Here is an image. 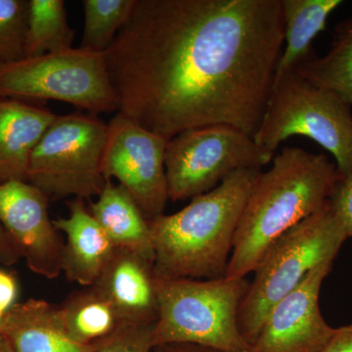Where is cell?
Returning a JSON list of instances; mask_svg holds the SVG:
<instances>
[{
  "instance_id": "cell-9",
  "label": "cell",
  "mask_w": 352,
  "mask_h": 352,
  "mask_svg": "<svg viewBox=\"0 0 352 352\" xmlns=\"http://www.w3.org/2000/svg\"><path fill=\"white\" fill-rule=\"evenodd\" d=\"M274 154L233 126L189 129L168 141L164 166L168 199L179 201L208 193L240 170L261 168Z\"/></svg>"
},
{
  "instance_id": "cell-2",
  "label": "cell",
  "mask_w": 352,
  "mask_h": 352,
  "mask_svg": "<svg viewBox=\"0 0 352 352\" xmlns=\"http://www.w3.org/2000/svg\"><path fill=\"white\" fill-rule=\"evenodd\" d=\"M261 173L241 215L226 277L254 272L281 236L318 212L332 196L340 175L327 155L285 147Z\"/></svg>"
},
{
  "instance_id": "cell-10",
  "label": "cell",
  "mask_w": 352,
  "mask_h": 352,
  "mask_svg": "<svg viewBox=\"0 0 352 352\" xmlns=\"http://www.w3.org/2000/svg\"><path fill=\"white\" fill-rule=\"evenodd\" d=\"M168 141L118 113L107 124L102 157L106 180L116 178L148 221L164 214L168 199L164 154Z\"/></svg>"
},
{
  "instance_id": "cell-15",
  "label": "cell",
  "mask_w": 352,
  "mask_h": 352,
  "mask_svg": "<svg viewBox=\"0 0 352 352\" xmlns=\"http://www.w3.org/2000/svg\"><path fill=\"white\" fill-rule=\"evenodd\" d=\"M3 336L13 352H97L100 344H83L67 332L56 305L30 298L3 318Z\"/></svg>"
},
{
  "instance_id": "cell-31",
  "label": "cell",
  "mask_w": 352,
  "mask_h": 352,
  "mask_svg": "<svg viewBox=\"0 0 352 352\" xmlns=\"http://www.w3.org/2000/svg\"><path fill=\"white\" fill-rule=\"evenodd\" d=\"M3 335V321H0V336Z\"/></svg>"
},
{
  "instance_id": "cell-30",
  "label": "cell",
  "mask_w": 352,
  "mask_h": 352,
  "mask_svg": "<svg viewBox=\"0 0 352 352\" xmlns=\"http://www.w3.org/2000/svg\"><path fill=\"white\" fill-rule=\"evenodd\" d=\"M0 352H13L8 340L3 335L0 336Z\"/></svg>"
},
{
  "instance_id": "cell-17",
  "label": "cell",
  "mask_w": 352,
  "mask_h": 352,
  "mask_svg": "<svg viewBox=\"0 0 352 352\" xmlns=\"http://www.w3.org/2000/svg\"><path fill=\"white\" fill-rule=\"evenodd\" d=\"M89 210L116 249L126 250L154 263V243L150 222L131 194L119 183L106 180L105 186Z\"/></svg>"
},
{
  "instance_id": "cell-13",
  "label": "cell",
  "mask_w": 352,
  "mask_h": 352,
  "mask_svg": "<svg viewBox=\"0 0 352 352\" xmlns=\"http://www.w3.org/2000/svg\"><path fill=\"white\" fill-rule=\"evenodd\" d=\"M67 206L68 217L53 219L57 230L66 238L62 272L69 282L89 288L96 283L117 249L85 207V200L75 198Z\"/></svg>"
},
{
  "instance_id": "cell-16",
  "label": "cell",
  "mask_w": 352,
  "mask_h": 352,
  "mask_svg": "<svg viewBox=\"0 0 352 352\" xmlns=\"http://www.w3.org/2000/svg\"><path fill=\"white\" fill-rule=\"evenodd\" d=\"M57 116L24 101L0 99V183L27 182L32 152Z\"/></svg>"
},
{
  "instance_id": "cell-29",
  "label": "cell",
  "mask_w": 352,
  "mask_h": 352,
  "mask_svg": "<svg viewBox=\"0 0 352 352\" xmlns=\"http://www.w3.org/2000/svg\"><path fill=\"white\" fill-rule=\"evenodd\" d=\"M156 349H159V352H217L200 346H190V344H171V346H160Z\"/></svg>"
},
{
  "instance_id": "cell-27",
  "label": "cell",
  "mask_w": 352,
  "mask_h": 352,
  "mask_svg": "<svg viewBox=\"0 0 352 352\" xmlns=\"http://www.w3.org/2000/svg\"><path fill=\"white\" fill-rule=\"evenodd\" d=\"M321 352H352V324L335 328L332 338Z\"/></svg>"
},
{
  "instance_id": "cell-6",
  "label": "cell",
  "mask_w": 352,
  "mask_h": 352,
  "mask_svg": "<svg viewBox=\"0 0 352 352\" xmlns=\"http://www.w3.org/2000/svg\"><path fill=\"white\" fill-rule=\"evenodd\" d=\"M305 136L330 153L340 176L352 171L351 106L293 71L273 87L254 140L275 154L283 141Z\"/></svg>"
},
{
  "instance_id": "cell-20",
  "label": "cell",
  "mask_w": 352,
  "mask_h": 352,
  "mask_svg": "<svg viewBox=\"0 0 352 352\" xmlns=\"http://www.w3.org/2000/svg\"><path fill=\"white\" fill-rule=\"evenodd\" d=\"M295 72L308 82L338 95L352 107V17L336 25L327 54L314 55Z\"/></svg>"
},
{
  "instance_id": "cell-26",
  "label": "cell",
  "mask_w": 352,
  "mask_h": 352,
  "mask_svg": "<svg viewBox=\"0 0 352 352\" xmlns=\"http://www.w3.org/2000/svg\"><path fill=\"white\" fill-rule=\"evenodd\" d=\"M17 279L12 273L0 270V321L17 305Z\"/></svg>"
},
{
  "instance_id": "cell-21",
  "label": "cell",
  "mask_w": 352,
  "mask_h": 352,
  "mask_svg": "<svg viewBox=\"0 0 352 352\" xmlns=\"http://www.w3.org/2000/svg\"><path fill=\"white\" fill-rule=\"evenodd\" d=\"M75 34L67 20L64 0H29L25 58L73 48Z\"/></svg>"
},
{
  "instance_id": "cell-19",
  "label": "cell",
  "mask_w": 352,
  "mask_h": 352,
  "mask_svg": "<svg viewBox=\"0 0 352 352\" xmlns=\"http://www.w3.org/2000/svg\"><path fill=\"white\" fill-rule=\"evenodd\" d=\"M58 308L67 332L80 344H100L126 325L112 303L94 287L72 295Z\"/></svg>"
},
{
  "instance_id": "cell-25",
  "label": "cell",
  "mask_w": 352,
  "mask_h": 352,
  "mask_svg": "<svg viewBox=\"0 0 352 352\" xmlns=\"http://www.w3.org/2000/svg\"><path fill=\"white\" fill-rule=\"evenodd\" d=\"M330 201L347 236L352 237V171L347 175L340 176Z\"/></svg>"
},
{
  "instance_id": "cell-11",
  "label": "cell",
  "mask_w": 352,
  "mask_h": 352,
  "mask_svg": "<svg viewBox=\"0 0 352 352\" xmlns=\"http://www.w3.org/2000/svg\"><path fill=\"white\" fill-rule=\"evenodd\" d=\"M50 199L31 183H0V224L17 247L28 267L55 279L62 272L64 242L48 212Z\"/></svg>"
},
{
  "instance_id": "cell-14",
  "label": "cell",
  "mask_w": 352,
  "mask_h": 352,
  "mask_svg": "<svg viewBox=\"0 0 352 352\" xmlns=\"http://www.w3.org/2000/svg\"><path fill=\"white\" fill-rule=\"evenodd\" d=\"M92 287L112 303L124 323L156 322L157 300L153 264L140 256L126 250H116Z\"/></svg>"
},
{
  "instance_id": "cell-23",
  "label": "cell",
  "mask_w": 352,
  "mask_h": 352,
  "mask_svg": "<svg viewBox=\"0 0 352 352\" xmlns=\"http://www.w3.org/2000/svg\"><path fill=\"white\" fill-rule=\"evenodd\" d=\"M28 15V0H0V63L25 58Z\"/></svg>"
},
{
  "instance_id": "cell-5",
  "label": "cell",
  "mask_w": 352,
  "mask_h": 352,
  "mask_svg": "<svg viewBox=\"0 0 352 352\" xmlns=\"http://www.w3.org/2000/svg\"><path fill=\"white\" fill-rule=\"evenodd\" d=\"M347 239L346 229L329 200L271 245L254 270V280L240 305L239 328L250 344L270 310L310 271L335 261Z\"/></svg>"
},
{
  "instance_id": "cell-22",
  "label": "cell",
  "mask_w": 352,
  "mask_h": 352,
  "mask_svg": "<svg viewBox=\"0 0 352 352\" xmlns=\"http://www.w3.org/2000/svg\"><path fill=\"white\" fill-rule=\"evenodd\" d=\"M135 0H83L85 25L80 48L104 53L126 24Z\"/></svg>"
},
{
  "instance_id": "cell-12",
  "label": "cell",
  "mask_w": 352,
  "mask_h": 352,
  "mask_svg": "<svg viewBox=\"0 0 352 352\" xmlns=\"http://www.w3.org/2000/svg\"><path fill=\"white\" fill-rule=\"evenodd\" d=\"M333 261L315 267L302 283L282 298L266 316L249 352H321L335 328L319 307L322 284Z\"/></svg>"
},
{
  "instance_id": "cell-1",
  "label": "cell",
  "mask_w": 352,
  "mask_h": 352,
  "mask_svg": "<svg viewBox=\"0 0 352 352\" xmlns=\"http://www.w3.org/2000/svg\"><path fill=\"white\" fill-rule=\"evenodd\" d=\"M284 44L282 0H135L104 52L119 111L166 141L224 124L254 138Z\"/></svg>"
},
{
  "instance_id": "cell-4",
  "label": "cell",
  "mask_w": 352,
  "mask_h": 352,
  "mask_svg": "<svg viewBox=\"0 0 352 352\" xmlns=\"http://www.w3.org/2000/svg\"><path fill=\"white\" fill-rule=\"evenodd\" d=\"M157 316L154 349L190 344L217 352H249L239 328L241 302L249 288L243 279H168L155 276Z\"/></svg>"
},
{
  "instance_id": "cell-24",
  "label": "cell",
  "mask_w": 352,
  "mask_h": 352,
  "mask_svg": "<svg viewBox=\"0 0 352 352\" xmlns=\"http://www.w3.org/2000/svg\"><path fill=\"white\" fill-rule=\"evenodd\" d=\"M154 324H126L102 342L97 352H151Z\"/></svg>"
},
{
  "instance_id": "cell-18",
  "label": "cell",
  "mask_w": 352,
  "mask_h": 352,
  "mask_svg": "<svg viewBox=\"0 0 352 352\" xmlns=\"http://www.w3.org/2000/svg\"><path fill=\"white\" fill-rule=\"evenodd\" d=\"M342 4V0H282L285 48L278 62L274 85L316 54L315 38L326 29L328 18Z\"/></svg>"
},
{
  "instance_id": "cell-3",
  "label": "cell",
  "mask_w": 352,
  "mask_h": 352,
  "mask_svg": "<svg viewBox=\"0 0 352 352\" xmlns=\"http://www.w3.org/2000/svg\"><path fill=\"white\" fill-rule=\"evenodd\" d=\"M263 170L232 173L173 214L150 222L155 276L168 279L226 277L241 215Z\"/></svg>"
},
{
  "instance_id": "cell-8",
  "label": "cell",
  "mask_w": 352,
  "mask_h": 352,
  "mask_svg": "<svg viewBox=\"0 0 352 352\" xmlns=\"http://www.w3.org/2000/svg\"><path fill=\"white\" fill-rule=\"evenodd\" d=\"M107 124L94 113L57 116L32 152L27 182L50 200L91 201L106 184L102 157Z\"/></svg>"
},
{
  "instance_id": "cell-7",
  "label": "cell",
  "mask_w": 352,
  "mask_h": 352,
  "mask_svg": "<svg viewBox=\"0 0 352 352\" xmlns=\"http://www.w3.org/2000/svg\"><path fill=\"white\" fill-rule=\"evenodd\" d=\"M0 99L61 101L94 115L119 111L105 54L80 47L0 63Z\"/></svg>"
},
{
  "instance_id": "cell-28",
  "label": "cell",
  "mask_w": 352,
  "mask_h": 352,
  "mask_svg": "<svg viewBox=\"0 0 352 352\" xmlns=\"http://www.w3.org/2000/svg\"><path fill=\"white\" fill-rule=\"evenodd\" d=\"M21 254L9 234L0 224V263L13 265L20 261Z\"/></svg>"
}]
</instances>
